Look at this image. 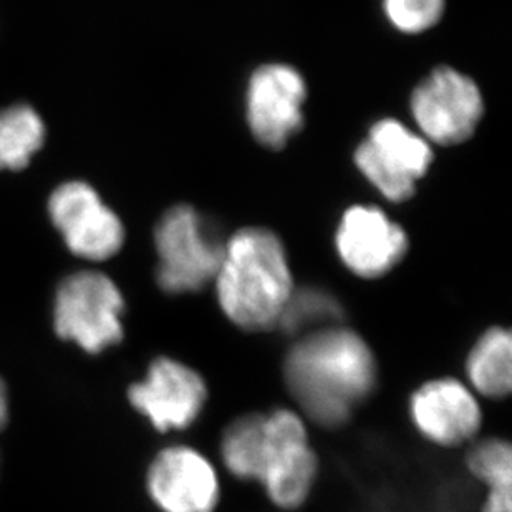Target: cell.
I'll return each mask as SVG.
<instances>
[{"instance_id": "obj_14", "label": "cell", "mask_w": 512, "mask_h": 512, "mask_svg": "<svg viewBox=\"0 0 512 512\" xmlns=\"http://www.w3.org/2000/svg\"><path fill=\"white\" fill-rule=\"evenodd\" d=\"M466 383L478 397L501 400L512 387L511 332L491 327L481 334L466 357Z\"/></svg>"}, {"instance_id": "obj_3", "label": "cell", "mask_w": 512, "mask_h": 512, "mask_svg": "<svg viewBox=\"0 0 512 512\" xmlns=\"http://www.w3.org/2000/svg\"><path fill=\"white\" fill-rule=\"evenodd\" d=\"M319 459L304 416L292 408L262 413L257 484L282 511L302 508L314 491Z\"/></svg>"}, {"instance_id": "obj_10", "label": "cell", "mask_w": 512, "mask_h": 512, "mask_svg": "<svg viewBox=\"0 0 512 512\" xmlns=\"http://www.w3.org/2000/svg\"><path fill=\"white\" fill-rule=\"evenodd\" d=\"M307 85L299 70L285 63H266L247 83V125L257 143L282 150L304 126Z\"/></svg>"}, {"instance_id": "obj_15", "label": "cell", "mask_w": 512, "mask_h": 512, "mask_svg": "<svg viewBox=\"0 0 512 512\" xmlns=\"http://www.w3.org/2000/svg\"><path fill=\"white\" fill-rule=\"evenodd\" d=\"M47 138L44 120L29 105L0 110V171H22Z\"/></svg>"}, {"instance_id": "obj_20", "label": "cell", "mask_w": 512, "mask_h": 512, "mask_svg": "<svg viewBox=\"0 0 512 512\" xmlns=\"http://www.w3.org/2000/svg\"><path fill=\"white\" fill-rule=\"evenodd\" d=\"M481 512H512L511 489L486 491Z\"/></svg>"}, {"instance_id": "obj_16", "label": "cell", "mask_w": 512, "mask_h": 512, "mask_svg": "<svg viewBox=\"0 0 512 512\" xmlns=\"http://www.w3.org/2000/svg\"><path fill=\"white\" fill-rule=\"evenodd\" d=\"M262 413H249L231 421L219 445L224 468L234 478L256 483L261 451Z\"/></svg>"}, {"instance_id": "obj_5", "label": "cell", "mask_w": 512, "mask_h": 512, "mask_svg": "<svg viewBox=\"0 0 512 512\" xmlns=\"http://www.w3.org/2000/svg\"><path fill=\"white\" fill-rule=\"evenodd\" d=\"M125 297L98 271L75 272L58 285L54 300L55 334L83 352L98 355L125 337Z\"/></svg>"}, {"instance_id": "obj_8", "label": "cell", "mask_w": 512, "mask_h": 512, "mask_svg": "<svg viewBox=\"0 0 512 512\" xmlns=\"http://www.w3.org/2000/svg\"><path fill=\"white\" fill-rule=\"evenodd\" d=\"M49 216L68 251L85 261L112 259L125 244V226L93 186L68 181L49 198Z\"/></svg>"}, {"instance_id": "obj_2", "label": "cell", "mask_w": 512, "mask_h": 512, "mask_svg": "<svg viewBox=\"0 0 512 512\" xmlns=\"http://www.w3.org/2000/svg\"><path fill=\"white\" fill-rule=\"evenodd\" d=\"M214 290L224 317L246 332L279 327L294 294V276L281 237L271 229L242 228L224 244Z\"/></svg>"}, {"instance_id": "obj_13", "label": "cell", "mask_w": 512, "mask_h": 512, "mask_svg": "<svg viewBox=\"0 0 512 512\" xmlns=\"http://www.w3.org/2000/svg\"><path fill=\"white\" fill-rule=\"evenodd\" d=\"M335 247L353 276L380 279L405 259L410 242L405 229L373 206H352L340 219Z\"/></svg>"}, {"instance_id": "obj_9", "label": "cell", "mask_w": 512, "mask_h": 512, "mask_svg": "<svg viewBox=\"0 0 512 512\" xmlns=\"http://www.w3.org/2000/svg\"><path fill=\"white\" fill-rule=\"evenodd\" d=\"M206 380L176 358H155L145 377L131 385L128 401L160 433L193 426L208 403Z\"/></svg>"}, {"instance_id": "obj_1", "label": "cell", "mask_w": 512, "mask_h": 512, "mask_svg": "<svg viewBox=\"0 0 512 512\" xmlns=\"http://www.w3.org/2000/svg\"><path fill=\"white\" fill-rule=\"evenodd\" d=\"M284 377L305 420L339 428L377 387V357L355 330L330 325L300 335L285 355Z\"/></svg>"}, {"instance_id": "obj_19", "label": "cell", "mask_w": 512, "mask_h": 512, "mask_svg": "<svg viewBox=\"0 0 512 512\" xmlns=\"http://www.w3.org/2000/svg\"><path fill=\"white\" fill-rule=\"evenodd\" d=\"M446 0H383L390 24L403 34H423L445 14Z\"/></svg>"}, {"instance_id": "obj_7", "label": "cell", "mask_w": 512, "mask_h": 512, "mask_svg": "<svg viewBox=\"0 0 512 512\" xmlns=\"http://www.w3.org/2000/svg\"><path fill=\"white\" fill-rule=\"evenodd\" d=\"M411 113L428 143L453 146L474 135L483 120L484 100L473 78L438 67L411 95Z\"/></svg>"}, {"instance_id": "obj_21", "label": "cell", "mask_w": 512, "mask_h": 512, "mask_svg": "<svg viewBox=\"0 0 512 512\" xmlns=\"http://www.w3.org/2000/svg\"><path fill=\"white\" fill-rule=\"evenodd\" d=\"M9 420V395L5 383L0 380V430L7 425Z\"/></svg>"}, {"instance_id": "obj_17", "label": "cell", "mask_w": 512, "mask_h": 512, "mask_svg": "<svg viewBox=\"0 0 512 512\" xmlns=\"http://www.w3.org/2000/svg\"><path fill=\"white\" fill-rule=\"evenodd\" d=\"M342 315L339 300L327 290H294L289 304L285 307L279 327L289 330L290 334L304 335L314 330L325 329Z\"/></svg>"}, {"instance_id": "obj_18", "label": "cell", "mask_w": 512, "mask_h": 512, "mask_svg": "<svg viewBox=\"0 0 512 512\" xmlns=\"http://www.w3.org/2000/svg\"><path fill=\"white\" fill-rule=\"evenodd\" d=\"M469 473L483 484L486 491L512 489V450L508 441L491 438L469 451Z\"/></svg>"}, {"instance_id": "obj_4", "label": "cell", "mask_w": 512, "mask_h": 512, "mask_svg": "<svg viewBox=\"0 0 512 512\" xmlns=\"http://www.w3.org/2000/svg\"><path fill=\"white\" fill-rule=\"evenodd\" d=\"M224 244L213 224L188 204L168 209L155 229L156 282L166 294H194L214 282Z\"/></svg>"}, {"instance_id": "obj_6", "label": "cell", "mask_w": 512, "mask_h": 512, "mask_svg": "<svg viewBox=\"0 0 512 512\" xmlns=\"http://www.w3.org/2000/svg\"><path fill=\"white\" fill-rule=\"evenodd\" d=\"M358 171L378 193L405 203L433 163L430 143L403 123L385 118L375 123L353 155Z\"/></svg>"}, {"instance_id": "obj_12", "label": "cell", "mask_w": 512, "mask_h": 512, "mask_svg": "<svg viewBox=\"0 0 512 512\" xmlns=\"http://www.w3.org/2000/svg\"><path fill=\"white\" fill-rule=\"evenodd\" d=\"M411 425L431 445L458 448L468 445L483 426L479 397L458 378L428 380L411 393L408 401Z\"/></svg>"}, {"instance_id": "obj_11", "label": "cell", "mask_w": 512, "mask_h": 512, "mask_svg": "<svg viewBox=\"0 0 512 512\" xmlns=\"http://www.w3.org/2000/svg\"><path fill=\"white\" fill-rule=\"evenodd\" d=\"M146 491L161 512H214L221 501V479L208 456L174 445L151 461Z\"/></svg>"}]
</instances>
